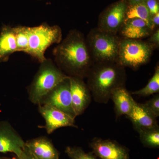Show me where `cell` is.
<instances>
[{"mask_svg":"<svg viewBox=\"0 0 159 159\" xmlns=\"http://www.w3.org/2000/svg\"><path fill=\"white\" fill-rule=\"evenodd\" d=\"M53 54L56 66L69 77H87L94 63L84 35L77 29L69 31Z\"/></svg>","mask_w":159,"mask_h":159,"instance_id":"6da1fadb","label":"cell"},{"mask_svg":"<svg viewBox=\"0 0 159 159\" xmlns=\"http://www.w3.org/2000/svg\"><path fill=\"white\" fill-rule=\"evenodd\" d=\"M87 85L96 102L107 103L115 89L125 86L126 73L116 61L95 62L89 71Z\"/></svg>","mask_w":159,"mask_h":159,"instance_id":"7a4b0ae2","label":"cell"},{"mask_svg":"<svg viewBox=\"0 0 159 159\" xmlns=\"http://www.w3.org/2000/svg\"><path fill=\"white\" fill-rule=\"evenodd\" d=\"M69 77L52 59L46 58L40 63L39 69L28 88L29 100L38 105L43 97Z\"/></svg>","mask_w":159,"mask_h":159,"instance_id":"3957f363","label":"cell"},{"mask_svg":"<svg viewBox=\"0 0 159 159\" xmlns=\"http://www.w3.org/2000/svg\"><path fill=\"white\" fill-rule=\"evenodd\" d=\"M120 40L116 35L98 28L92 29L86 42L93 62L116 61Z\"/></svg>","mask_w":159,"mask_h":159,"instance_id":"277c9868","label":"cell"},{"mask_svg":"<svg viewBox=\"0 0 159 159\" xmlns=\"http://www.w3.org/2000/svg\"><path fill=\"white\" fill-rule=\"evenodd\" d=\"M29 42L27 54L40 63L46 59L47 49L62 40V31L58 25L50 26L46 23L29 28Z\"/></svg>","mask_w":159,"mask_h":159,"instance_id":"5b68a950","label":"cell"},{"mask_svg":"<svg viewBox=\"0 0 159 159\" xmlns=\"http://www.w3.org/2000/svg\"><path fill=\"white\" fill-rule=\"evenodd\" d=\"M154 48L148 42L122 39L120 40L116 62L124 68L137 69L149 61Z\"/></svg>","mask_w":159,"mask_h":159,"instance_id":"8992f818","label":"cell"},{"mask_svg":"<svg viewBox=\"0 0 159 159\" xmlns=\"http://www.w3.org/2000/svg\"><path fill=\"white\" fill-rule=\"evenodd\" d=\"M38 105L53 107L75 119L77 116L72 106L69 77L43 97Z\"/></svg>","mask_w":159,"mask_h":159,"instance_id":"52a82bcc","label":"cell"},{"mask_svg":"<svg viewBox=\"0 0 159 159\" xmlns=\"http://www.w3.org/2000/svg\"><path fill=\"white\" fill-rule=\"evenodd\" d=\"M128 3L120 0L109 6L100 15L98 29L100 31L116 35L125 22Z\"/></svg>","mask_w":159,"mask_h":159,"instance_id":"ba28073f","label":"cell"},{"mask_svg":"<svg viewBox=\"0 0 159 159\" xmlns=\"http://www.w3.org/2000/svg\"><path fill=\"white\" fill-rule=\"evenodd\" d=\"M90 147L100 159H129L128 149L113 140L94 138Z\"/></svg>","mask_w":159,"mask_h":159,"instance_id":"9c48e42d","label":"cell"},{"mask_svg":"<svg viewBox=\"0 0 159 159\" xmlns=\"http://www.w3.org/2000/svg\"><path fill=\"white\" fill-rule=\"evenodd\" d=\"M38 110L45 121V128L48 134L64 127L77 128L75 124V119L60 110L45 105H38Z\"/></svg>","mask_w":159,"mask_h":159,"instance_id":"30bf717a","label":"cell"},{"mask_svg":"<svg viewBox=\"0 0 159 159\" xmlns=\"http://www.w3.org/2000/svg\"><path fill=\"white\" fill-rule=\"evenodd\" d=\"M25 142L9 122H0V153L11 152L16 157L23 152Z\"/></svg>","mask_w":159,"mask_h":159,"instance_id":"8fae6325","label":"cell"},{"mask_svg":"<svg viewBox=\"0 0 159 159\" xmlns=\"http://www.w3.org/2000/svg\"><path fill=\"white\" fill-rule=\"evenodd\" d=\"M72 106L77 117L84 112L91 102L92 95L83 79L69 77Z\"/></svg>","mask_w":159,"mask_h":159,"instance_id":"7c38bea8","label":"cell"},{"mask_svg":"<svg viewBox=\"0 0 159 159\" xmlns=\"http://www.w3.org/2000/svg\"><path fill=\"white\" fill-rule=\"evenodd\" d=\"M25 146L35 159H59V153L47 137L35 138L25 142Z\"/></svg>","mask_w":159,"mask_h":159,"instance_id":"4fadbf2b","label":"cell"},{"mask_svg":"<svg viewBox=\"0 0 159 159\" xmlns=\"http://www.w3.org/2000/svg\"><path fill=\"white\" fill-rule=\"evenodd\" d=\"M126 117L130 120L136 130L159 127L157 118L145 107L143 103L134 101L132 109Z\"/></svg>","mask_w":159,"mask_h":159,"instance_id":"5bb4252c","label":"cell"},{"mask_svg":"<svg viewBox=\"0 0 159 159\" xmlns=\"http://www.w3.org/2000/svg\"><path fill=\"white\" fill-rule=\"evenodd\" d=\"M152 31L145 21L135 18L124 22L119 32L124 38L139 39L150 36Z\"/></svg>","mask_w":159,"mask_h":159,"instance_id":"9a60e30c","label":"cell"},{"mask_svg":"<svg viewBox=\"0 0 159 159\" xmlns=\"http://www.w3.org/2000/svg\"><path fill=\"white\" fill-rule=\"evenodd\" d=\"M110 99L114 102L115 113L117 118L122 116H126L128 115L135 101L125 86L115 89L111 94Z\"/></svg>","mask_w":159,"mask_h":159,"instance_id":"2e32d148","label":"cell"},{"mask_svg":"<svg viewBox=\"0 0 159 159\" xmlns=\"http://www.w3.org/2000/svg\"><path fill=\"white\" fill-rule=\"evenodd\" d=\"M17 52L13 28L4 26L0 33V62L9 60L10 55Z\"/></svg>","mask_w":159,"mask_h":159,"instance_id":"e0dca14e","label":"cell"},{"mask_svg":"<svg viewBox=\"0 0 159 159\" xmlns=\"http://www.w3.org/2000/svg\"><path fill=\"white\" fill-rule=\"evenodd\" d=\"M139 19L145 21L149 28L153 31L155 28L151 20V16L145 2L134 5H128L125 13V20L132 19Z\"/></svg>","mask_w":159,"mask_h":159,"instance_id":"ac0fdd59","label":"cell"},{"mask_svg":"<svg viewBox=\"0 0 159 159\" xmlns=\"http://www.w3.org/2000/svg\"><path fill=\"white\" fill-rule=\"evenodd\" d=\"M143 145L151 148L159 147V127L137 131Z\"/></svg>","mask_w":159,"mask_h":159,"instance_id":"d6986e66","label":"cell"},{"mask_svg":"<svg viewBox=\"0 0 159 159\" xmlns=\"http://www.w3.org/2000/svg\"><path fill=\"white\" fill-rule=\"evenodd\" d=\"M159 92V66L156 67L153 76L148 84L144 88L131 93V95L140 97H149L153 94L158 93Z\"/></svg>","mask_w":159,"mask_h":159,"instance_id":"ffe728a7","label":"cell"},{"mask_svg":"<svg viewBox=\"0 0 159 159\" xmlns=\"http://www.w3.org/2000/svg\"><path fill=\"white\" fill-rule=\"evenodd\" d=\"M29 27L18 26L13 28L16 41L17 51H22L26 53L29 42Z\"/></svg>","mask_w":159,"mask_h":159,"instance_id":"44dd1931","label":"cell"},{"mask_svg":"<svg viewBox=\"0 0 159 159\" xmlns=\"http://www.w3.org/2000/svg\"><path fill=\"white\" fill-rule=\"evenodd\" d=\"M65 152L71 159H97L93 153L85 152L78 147L67 146Z\"/></svg>","mask_w":159,"mask_h":159,"instance_id":"7402d4cb","label":"cell"},{"mask_svg":"<svg viewBox=\"0 0 159 159\" xmlns=\"http://www.w3.org/2000/svg\"><path fill=\"white\" fill-rule=\"evenodd\" d=\"M145 107L156 118L159 116V95L158 93L153 96L151 99L143 103Z\"/></svg>","mask_w":159,"mask_h":159,"instance_id":"603a6c76","label":"cell"},{"mask_svg":"<svg viewBox=\"0 0 159 159\" xmlns=\"http://www.w3.org/2000/svg\"><path fill=\"white\" fill-rule=\"evenodd\" d=\"M145 3L152 16L159 12V4L157 0H146Z\"/></svg>","mask_w":159,"mask_h":159,"instance_id":"cb8c5ba5","label":"cell"},{"mask_svg":"<svg viewBox=\"0 0 159 159\" xmlns=\"http://www.w3.org/2000/svg\"><path fill=\"white\" fill-rule=\"evenodd\" d=\"M150 38L148 39V43L158 48L159 46V29H157L156 31L151 34Z\"/></svg>","mask_w":159,"mask_h":159,"instance_id":"d4e9b609","label":"cell"},{"mask_svg":"<svg viewBox=\"0 0 159 159\" xmlns=\"http://www.w3.org/2000/svg\"><path fill=\"white\" fill-rule=\"evenodd\" d=\"M16 159H35L29 152L26 146L23 152L19 156L16 157Z\"/></svg>","mask_w":159,"mask_h":159,"instance_id":"484cf974","label":"cell"},{"mask_svg":"<svg viewBox=\"0 0 159 159\" xmlns=\"http://www.w3.org/2000/svg\"><path fill=\"white\" fill-rule=\"evenodd\" d=\"M151 20L155 29L157 28L159 25V12L151 16Z\"/></svg>","mask_w":159,"mask_h":159,"instance_id":"4316f807","label":"cell"},{"mask_svg":"<svg viewBox=\"0 0 159 159\" xmlns=\"http://www.w3.org/2000/svg\"><path fill=\"white\" fill-rule=\"evenodd\" d=\"M146 0H126L128 5H134L137 3L145 2Z\"/></svg>","mask_w":159,"mask_h":159,"instance_id":"83f0119b","label":"cell"},{"mask_svg":"<svg viewBox=\"0 0 159 159\" xmlns=\"http://www.w3.org/2000/svg\"><path fill=\"white\" fill-rule=\"evenodd\" d=\"M0 159H12L10 158L6 157H0Z\"/></svg>","mask_w":159,"mask_h":159,"instance_id":"f1b7e54d","label":"cell"},{"mask_svg":"<svg viewBox=\"0 0 159 159\" xmlns=\"http://www.w3.org/2000/svg\"><path fill=\"white\" fill-rule=\"evenodd\" d=\"M157 1H159V0H157Z\"/></svg>","mask_w":159,"mask_h":159,"instance_id":"f546056e","label":"cell"}]
</instances>
